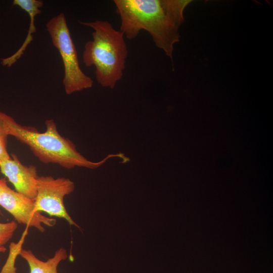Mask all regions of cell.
Returning <instances> with one entry per match:
<instances>
[{"instance_id":"6da1fadb","label":"cell","mask_w":273,"mask_h":273,"mask_svg":"<svg viewBox=\"0 0 273 273\" xmlns=\"http://www.w3.org/2000/svg\"><path fill=\"white\" fill-rule=\"evenodd\" d=\"M190 0H114L120 18V31L126 38H136L145 30L155 46L172 61L174 44L179 42V29Z\"/></svg>"},{"instance_id":"7a4b0ae2","label":"cell","mask_w":273,"mask_h":273,"mask_svg":"<svg viewBox=\"0 0 273 273\" xmlns=\"http://www.w3.org/2000/svg\"><path fill=\"white\" fill-rule=\"evenodd\" d=\"M0 119L8 135L15 137L27 145L33 155L46 164L55 163L66 169L83 167L95 169L113 157L125 159L122 153L110 154L99 162H92L80 154L75 145L58 132L53 119L46 120V130L37 131L34 128L21 125L11 116L0 111Z\"/></svg>"},{"instance_id":"3957f363","label":"cell","mask_w":273,"mask_h":273,"mask_svg":"<svg viewBox=\"0 0 273 273\" xmlns=\"http://www.w3.org/2000/svg\"><path fill=\"white\" fill-rule=\"evenodd\" d=\"M92 28L93 40L84 47L82 61L86 67L95 66L98 83L104 87L114 88L123 75L128 50L124 35L107 21L81 22Z\"/></svg>"},{"instance_id":"277c9868","label":"cell","mask_w":273,"mask_h":273,"mask_svg":"<svg viewBox=\"0 0 273 273\" xmlns=\"http://www.w3.org/2000/svg\"><path fill=\"white\" fill-rule=\"evenodd\" d=\"M46 28L53 44L61 57L64 70L63 84L66 94L69 95L91 88L94 81L80 68L64 13H61L50 19L46 24Z\"/></svg>"},{"instance_id":"5b68a950","label":"cell","mask_w":273,"mask_h":273,"mask_svg":"<svg viewBox=\"0 0 273 273\" xmlns=\"http://www.w3.org/2000/svg\"><path fill=\"white\" fill-rule=\"evenodd\" d=\"M36 186L37 194L34 199L36 211L64 219L70 225L81 230L68 214L64 203V197L74 190V184L72 180L64 177L38 176Z\"/></svg>"},{"instance_id":"8992f818","label":"cell","mask_w":273,"mask_h":273,"mask_svg":"<svg viewBox=\"0 0 273 273\" xmlns=\"http://www.w3.org/2000/svg\"><path fill=\"white\" fill-rule=\"evenodd\" d=\"M0 206L9 212L17 222L33 227L40 232H44V224L54 226L56 219L49 218L37 211L35 208L34 200L10 188L5 178L0 179Z\"/></svg>"},{"instance_id":"52a82bcc","label":"cell","mask_w":273,"mask_h":273,"mask_svg":"<svg viewBox=\"0 0 273 273\" xmlns=\"http://www.w3.org/2000/svg\"><path fill=\"white\" fill-rule=\"evenodd\" d=\"M9 159L0 161L1 172L14 186L15 191L34 200L37 194L36 167L22 164L17 156L12 154Z\"/></svg>"},{"instance_id":"ba28073f","label":"cell","mask_w":273,"mask_h":273,"mask_svg":"<svg viewBox=\"0 0 273 273\" xmlns=\"http://www.w3.org/2000/svg\"><path fill=\"white\" fill-rule=\"evenodd\" d=\"M43 3L40 0H14L13 6H17L25 11L30 17V25L27 36L21 47L13 55L1 59V64L5 67H10L23 55L26 48L33 39V34L36 31L35 17L41 13Z\"/></svg>"},{"instance_id":"9c48e42d","label":"cell","mask_w":273,"mask_h":273,"mask_svg":"<svg viewBox=\"0 0 273 273\" xmlns=\"http://www.w3.org/2000/svg\"><path fill=\"white\" fill-rule=\"evenodd\" d=\"M19 255L27 263L29 273H58L57 268L59 264L68 257L67 251L63 247L57 250L53 256L46 261L39 259L31 250L23 248Z\"/></svg>"},{"instance_id":"30bf717a","label":"cell","mask_w":273,"mask_h":273,"mask_svg":"<svg viewBox=\"0 0 273 273\" xmlns=\"http://www.w3.org/2000/svg\"><path fill=\"white\" fill-rule=\"evenodd\" d=\"M28 228H26L23 233L18 243L12 242L9 246V254L5 264L3 266L0 273H17V268L15 267V261L18 255L22 249L25 237L28 234Z\"/></svg>"},{"instance_id":"8fae6325","label":"cell","mask_w":273,"mask_h":273,"mask_svg":"<svg viewBox=\"0 0 273 273\" xmlns=\"http://www.w3.org/2000/svg\"><path fill=\"white\" fill-rule=\"evenodd\" d=\"M17 228L18 223L15 221L0 222V246H4L12 239Z\"/></svg>"},{"instance_id":"7c38bea8","label":"cell","mask_w":273,"mask_h":273,"mask_svg":"<svg viewBox=\"0 0 273 273\" xmlns=\"http://www.w3.org/2000/svg\"><path fill=\"white\" fill-rule=\"evenodd\" d=\"M8 134L0 119V161L6 160L11 158L7 150Z\"/></svg>"},{"instance_id":"4fadbf2b","label":"cell","mask_w":273,"mask_h":273,"mask_svg":"<svg viewBox=\"0 0 273 273\" xmlns=\"http://www.w3.org/2000/svg\"><path fill=\"white\" fill-rule=\"evenodd\" d=\"M7 250V248L4 246H0V253H4Z\"/></svg>"},{"instance_id":"5bb4252c","label":"cell","mask_w":273,"mask_h":273,"mask_svg":"<svg viewBox=\"0 0 273 273\" xmlns=\"http://www.w3.org/2000/svg\"><path fill=\"white\" fill-rule=\"evenodd\" d=\"M0 196H1V190H0ZM1 213V211L0 210V214Z\"/></svg>"}]
</instances>
